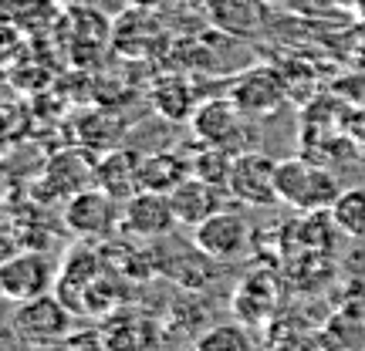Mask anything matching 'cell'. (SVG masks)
I'll return each mask as SVG.
<instances>
[{
	"mask_svg": "<svg viewBox=\"0 0 365 351\" xmlns=\"http://www.w3.org/2000/svg\"><path fill=\"white\" fill-rule=\"evenodd\" d=\"M277 196L281 203L301 213H318V209H331L335 199L341 196V186L335 172L318 166L304 156L277 159Z\"/></svg>",
	"mask_w": 365,
	"mask_h": 351,
	"instance_id": "obj_1",
	"label": "cell"
},
{
	"mask_svg": "<svg viewBox=\"0 0 365 351\" xmlns=\"http://www.w3.org/2000/svg\"><path fill=\"white\" fill-rule=\"evenodd\" d=\"M75 318L78 314L68 308L54 290L41 294V298L21 300L11 314V331L17 338L31 345V348H58L71 338L75 331Z\"/></svg>",
	"mask_w": 365,
	"mask_h": 351,
	"instance_id": "obj_2",
	"label": "cell"
},
{
	"mask_svg": "<svg viewBox=\"0 0 365 351\" xmlns=\"http://www.w3.org/2000/svg\"><path fill=\"white\" fill-rule=\"evenodd\" d=\"M193 243L207 253L210 261L240 263L254 253V247H257V234H254V223H250L244 213L223 206V209H217L207 223L196 226Z\"/></svg>",
	"mask_w": 365,
	"mask_h": 351,
	"instance_id": "obj_3",
	"label": "cell"
},
{
	"mask_svg": "<svg viewBox=\"0 0 365 351\" xmlns=\"http://www.w3.org/2000/svg\"><path fill=\"white\" fill-rule=\"evenodd\" d=\"M193 135L200 145H217V149H227V152H247L244 149V139L250 132V118L237 108V102L227 95V98H207V102L196 105L193 118Z\"/></svg>",
	"mask_w": 365,
	"mask_h": 351,
	"instance_id": "obj_4",
	"label": "cell"
},
{
	"mask_svg": "<svg viewBox=\"0 0 365 351\" xmlns=\"http://www.w3.org/2000/svg\"><path fill=\"white\" fill-rule=\"evenodd\" d=\"M227 193L237 203L257 206V209H267L274 203H281V196H277V159L264 156V152H254V149L234 156Z\"/></svg>",
	"mask_w": 365,
	"mask_h": 351,
	"instance_id": "obj_5",
	"label": "cell"
},
{
	"mask_svg": "<svg viewBox=\"0 0 365 351\" xmlns=\"http://www.w3.org/2000/svg\"><path fill=\"white\" fill-rule=\"evenodd\" d=\"M65 226L81 240H105L122 226V203L98 186H88L65 203Z\"/></svg>",
	"mask_w": 365,
	"mask_h": 351,
	"instance_id": "obj_6",
	"label": "cell"
},
{
	"mask_svg": "<svg viewBox=\"0 0 365 351\" xmlns=\"http://www.w3.org/2000/svg\"><path fill=\"white\" fill-rule=\"evenodd\" d=\"M180 226L176 209H173L170 193H156V189H139L122 203V236H135V240H163Z\"/></svg>",
	"mask_w": 365,
	"mask_h": 351,
	"instance_id": "obj_7",
	"label": "cell"
},
{
	"mask_svg": "<svg viewBox=\"0 0 365 351\" xmlns=\"http://www.w3.org/2000/svg\"><path fill=\"white\" fill-rule=\"evenodd\" d=\"M230 98H234L237 108L247 118H267L291 98V88H287V78L277 68L257 65V68H247L230 85Z\"/></svg>",
	"mask_w": 365,
	"mask_h": 351,
	"instance_id": "obj_8",
	"label": "cell"
},
{
	"mask_svg": "<svg viewBox=\"0 0 365 351\" xmlns=\"http://www.w3.org/2000/svg\"><path fill=\"white\" fill-rule=\"evenodd\" d=\"M54 281H58V267H54V261L48 253H38V250L14 253L0 267V290L14 304L54 290Z\"/></svg>",
	"mask_w": 365,
	"mask_h": 351,
	"instance_id": "obj_9",
	"label": "cell"
},
{
	"mask_svg": "<svg viewBox=\"0 0 365 351\" xmlns=\"http://www.w3.org/2000/svg\"><path fill=\"white\" fill-rule=\"evenodd\" d=\"M112 263L105 257L102 250H95L91 243H81L68 253V261L58 267V281H54V294L65 300L68 308L75 314H81L85 308V294H88V287L108 271Z\"/></svg>",
	"mask_w": 365,
	"mask_h": 351,
	"instance_id": "obj_10",
	"label": "cell"
},
{
	"mask_svg": "<svg viewBox=\"0 0 365 351\" xmlns=\"http://www.w3.org/2000/svg\"><path fill=\"white\" fill-rule=\"evenodd\" d=\"M102 351H156L159 348V325L143 311L118 308L108 318H102Z\"/></svg>",
	"mask_w": 365,
	"mask_h": 351,
	"instance_id": "obj_11",
	"label": "cell"
},
{
	"mask_svg": "<svg viewBox=\"0 0 365 351\" xmlns=\"http://www.w3.org/2000/svg\"><path fill=\"white\" fill-rule=\"evenodd\" d=\"M210 24L230 38H257L271 24L264 0H207Z\"/></svg>",
	"mask_w": 365,
	"mask_h": 351,
	"instance_id": "obj_12",
	"label": "cell"
},
{
	"mask_svg": "<svg viewBox=\"0 0 365 351\" xmlns=\"http://www.w3.org/2000/svg\"><path fill=\"white\" fill-rule=\"evenodd\" d=\"M227 196H230L227 189H220V186H213V182L200 179V176L190 172V176L170 193V199H173V209H176L180 226L196 230V226L207 223L217 209H223V199H227Z\"/></svg>",
	"mask_w": 365,
	"mask_h": 351,
	"instance_id": "obj_13",
	"label": "cell"
},
{
	"mask_svg": "<svg viewBox=\"0 0 365 351\" xmlns=\"http://www.w3.org/2000/svg\"><path fill=\"white\" fill-rule=\"evenodd\" d=\"M139 166H143V156H135L129 149H112V152L102 156L98 166H95V186L105 189L108 196H115L118 203H125L129 196H135L143 189Z\"/></svg>",
	"mask_w": 365,
	"mask_h": 351,
	"instance_id": "obj_14",
	"label": "cell"
},
{
	"mask_svg": "<svg viewBox=\"0 0 365 351\" xmlns=\"http://www.w3.org/2000/svg\"><path fill=\"white\" fill-rule=\"evenodd\" d=\"M95 166L81 149H68V152H58V156L48 162V172H44V186H51L54 196H65L71 199L75 193L95 186Z\"/></svg>",
	"mask_w": 365,
	"mask_h": 351,
	"instance_id": "obj_15",
	"label": "cell"
},
{
	"mask_svg": "<svg viewBox=\"0 0 365 351\" xmlns=\"http://www.w3.org/2000/svg\"><path fill=\"white\" fill-rule=\"evenodd\" d=\"M196 95H193V85L180 75H166L153 85V108H156L163 118L170 122H190L196 112Z\"/></svg>",
	"mask_w": 365,
	"mask_h": 351,
	"instance_id": "obj_16",
	"label": "cell"
},
{
	"mask_svg": "<svg viewBox=\"0 0 365 351\" xmlns=\"http://www.w3.org/2000/svg\"><path fill=\"white\" fill-rule=\"evenodd\" d=\"M186 176H190V159L180 152H153V156H143V166H139L143 189H156V193H173Z\"/></svg>",
	"mask_w": 365,
	"mask_h": 351,
	"instance_id": "obj_17",
	"label": "cell"
},
{
	"mask_svg": "<svg viewBox=\"0 0 365 351\" xmlns=\"http://www.w3.org/2000/svg\"><path fill=\"white\" fill-rule=\"evenodd\" d=\"M234 311L240 321L247 325H257L264 318H271L274 311V284H271V273H257V277H247L244 284L237 287V300H234Z\"/></svg>",
	"mask_w": 365,
	"mask_h": 351,
	"instance_id": "obj_18",
	"label": "cell"
},
{
	"mask_svg": "<svg viewBox=\"0 0 365 351\" xmlns=\"http://www.w3.org/2000/svg\"><path fill=\"white\" fill-rule=\"evenodd\" d=\"M230 169H234V152L217 149V145H200L193 156H190V172L200 176V179L213 182V186H220V189H227Z\"/></svg>",
	"mask_w": 365,
	"mask_h": 351,
	"instance_id": "obj_19",
	"label": "cell"
},
{
	"mask_svg": "<svg viewBox=\"0 0 365 351\" xmlns=\"http://www.w3.org/2000/svg\"><path fill=\"white\" fill-rule=\"evenodd\" d=\"M331 220L341 234L349 236H365V186H352L341 189V196L331 206Z\"/></svg>",
	"mask_w": 365,
	"mask_h": 351,
	"instance_id": "obj_20",
	"label": "cell"
},
{
	"mask_svg": "<svg viewBox=\"0 0 365 351\" xmlns=\"http://www.w3.org/2000/svg\"><path fill=\"white\" fill-rule=\"evenodd\" d=\"M193 351H254V338L244 331V325H217L200 335Z\"/></svg>",
	"mask_w": 365,
	"mask_h": 351,
	"instance_id": "obj_21",
	"label": "cell"
},
{
	"mask_svg": "<svg viewBox=\"0 0 365 351\" xmlns=\"http://www.w3.org/2000/svg\"><path fill=\"white\" fill-rule=\"evenodd\" d=\"M135 7H159V4H166V0H132Z\"/></svg>",
	"mask_w": 365,
	"mask_h": 351,
	"instance_id": "obj_22",
	"label": "cell"
}]
</instances>
